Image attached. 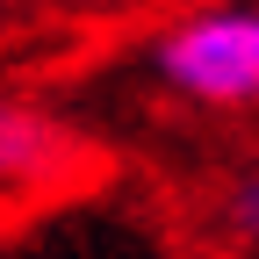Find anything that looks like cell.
I'll use <instances>...</instances> for the list:
<instances>
[{
    "instance_id": "obj_1",
    "label": "cell",
    "mask_w": 259,
    "mask_h": 259,
    "mask_svg": "<svg viewBox=\"0 0 259 259\" xmlns=\"http://www.w3.org/2000/svg\"><path fill=\"white\" fill-rule=\"evenodd\" d=\"M151 65L202 108H259V8H202L158 29Z\"/></svg>"
},
{
    "instance_id": "obj_2",
    "label": "cell",
    "mask_w": 259,
    "mask_h": 259,
    "mask_svg": "<svg viewBox=\"0 0 259 259\" xmlns=\"http://www.w3.org/2000/svg\"><path fill=\"white\" fill-rule=\"evenodd\" d=\"M79 158L72 130L44 108H8L0 101V187H36Z\"/></svg>"
},
{
    "instance_id": "obj_3",
    "label": "cell",
    "mask_w": 259,
    "mask_h": 259,
    "mask_svg": "<svg viewBox=\"0 0 259 259\" xmlns=\"http://www.w3.org/2000/svg\"><path fill=\"white\" fill-rule=\"evenodd\" d=\"M223 223L259 245V173H238L231 187H223Z\"/></svg>"
}]
</instances>
